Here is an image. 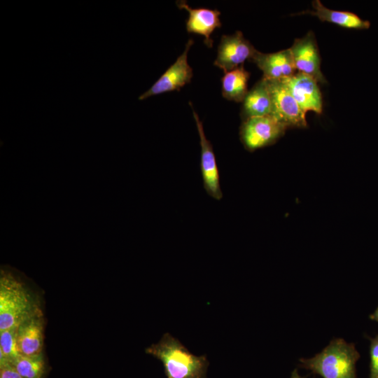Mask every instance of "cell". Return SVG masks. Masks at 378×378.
<instances>
[{
    "instance_id": "1",
    "label": "cell",
    "mask_w": 378,
    "mask_h": 378,
    "mask_svg": "<svg viewBox=\"0 0 378 378\" xmlns=\"http://www.w3.org/2000/svg\"><path fill=\"white\" fill-rule=\"evenodd\" d=\"M42 313L39 302L13 272L1 269L0 275V331L18 326Z\"/></svg>"
},
{
    "instance_id": "2",
    "label": "cell",
    "mask_w": 378,
    "mask_h": 378,
    "mask_svg": "<svg viewBox=\"0 0 378 378\" xmlns=\"http://www.w3.org/2000/svg\"><path fill=\"white\" fill-rule=\"evenodd\" d=\"M146 352L162 363L167 378H206L209 365L206 356L193 355L168 333Z\"/></svg>"
},
{
    "instance_id": "3",
    "label": "cell",
    "mask_w": 378,
    "mask_h": 378,
    "mask_svg": "<svg viewBox=\"0 0 378 378\" xmlns=\"http://www.w3.org/2000/svg\"><path fill=\"white\" fill-rule=\"evenodd\" d=\"M360 358L354 343L332 340L311 358H300V366L323 378H356V363Z\"/></svg>"
},
{
    "instance_id": "4",
    "label": "cell",
    "mask_w": 378,
    "mask_h": 378,
    "mask_svg": "<svg viewBox=\"0 0 378 378\" xmlns=\"http://www.w3.org/2000/svg\"><path fill=\"white\" fill-rule=\"evenodd\" d=\"M266 80L272 102L270 115L286 128L306 127V113L301 109L284 81L268 79Z\"/></svg>"
},
{
    "instance_id": "5",
    "label": "cell",
    "mask_w": 378,
    "mask_h": 378,
    "mask_svg": "<svg viewBox=\"0 0 378 378\" xmlns=\"http://www.w3.org/2000/svg\"><path fill=\"white\" fill-rule=\"evenodd\" d=\"M286 127L271 115L244 120L240 127V139L249 151L274 144L281 137Z\"/></svg>"
},
{
    "instance_id": "6",
    "label": "cell",
    "mask_w": 378,
    "mask_h": 378,
    "mask_svg": "<svg viewBox=\"0 0 378 378\" xmlns=\"http://www.w3.org/2000/svg\"><path fill=\"white\" fill-rule=\"evenodd\" d=\"M193 43L194 41L192 38L188 41L182 54L148 90L139 95V100H144L152 96L174 90H180L190 82L193 74L188 62V54Z\"/></svg>"
},
{
    "instance_id": "7",
    "label": "cell",
    "mask_w": 378,
    "mask_h": 378,
    "mask_svg": "<svg viewBox=\"0 0 378 378\" xmlns=\"http://www.w3.org/2000/svg\"><path fill=\"white\" fill-rule=\"evenodd\" d=\"M257 51L240 31L223 35L214 64L226 73L243 65L246 60L251 61Z\"/></svg>"
},
{
    "instance_id": "8",
    "label": "cell",
    "mask_w": 378,
    "mask_h": 378,
    "mask_svg": "<svg viewBox=\"0 0 378 378\" xmlns=\"http://www.w3.org/2000/svg\"><path fill=\"white\" fill-rule=\"evenodd\" d=\"M190 106L192 110L193 118L196 123L200 136L201 147L200 170L204 188L206 193L216 200L223 198V192L220 184V176L216 155L211 143L206 138L202 123L194 110L192 103Z\"/></svg>"
},
{
    "instance_id": "9",
    "label": "cell",
    "mask_w": 378,
    "mask_h": 378,
    "mask_svg": "<svg viewBox=\"0 0 378 378\" xmlns=\"http://www.w3.org/2000/svg\"><path fill=\"white\" fill-rule=\"evenodd\" d=\"M290 50L298 72L313 77L318 83H326L321 71V57L312 31L302 38H296Z\"/></svg>"
},
{
    "instance_id": "10",
    "label": "cell",
    "mask_w": 378,
    "mask_h": 378,
    "mask_svg": "<svg viewBox=\"0 0 378 378\" xmlns=\"http://www.w3.org/2000/svg\"><path fill=\"white\" fill-rule=\"evenodd\" d=\"M301 109L307 113L312 111L321 114L323 102L318 82L312 76L297 72L281 79Z\"/></svg>"
},
{
    "instance_id": "11",
    "label": "cell",
    "mask_w": 378,
    "mask_h": 378,
    "mask_svg": "<svg viewBox=\"0 0 378 378\" xmlns=\"http://www.w3.org/2000/svg\"><path fill=\"white\" fill-rule=\"evenodd\" d=\"M176 5L180 9H185L189 16L186 21V30L188 33L197 34L204 37V43L208 48H212L214 41L211 35L216 28L222 26L217 9L204 8H192L186 1H178Z\"/></svg>"
},
{
    "instance_id": "12",
    "label": "cell",
    "mask_w": 378,
    "mask_h": 378,
    "mask_svg": "<svg viewBox=\"0 0 378 378\" xmlns=\"http://www.w3.org/2000/svg\"><path fill=\"white\" fill-rule=\"evenodd\" d=\"M251 61L268 80H281L296 73L290 48L272 53L257 51Z\"/></svg>"
},
{
    "instance_id": "13",
    "label": "cell",
    "mask_w": 378,
    "mask_h": 378,
    "mask_svg": "<svg viewBox=\"0 0 378 378\" xmlns=\"http://www.w3.org/2000/svg\"><path fill=\"white\" fill-rule=\"evenodd\" d=\"M42 313L28 318L18 326L17 343L20 354L34 356L43 353L44 318Z\"/></svg>"
},
{
    "instance_id": "14",
    "label": "cell",
    "mask_w": 378,
    "mask_h": 378,
    "mask_svg": "<svg viewBox=\"0 0 378 378\" xmlns=\"http://www.w3.org/2000/svg\"><path fill=\"white\" fill-rule=\"evenodd\" d=\"M242 102L244 120L252 117L270 115L272 102L266 79L262 78L257 82L248 91Z\"/></svg>"
},
{
    "instance_id": "15",
    "label": "cell",
    "mask_w": 378,
    "mask_h": 378,
    "mask_svg": "<svg viewBox=\"0 0 378 378\" xmlns=\"http://www.w3.org/2000/svg\"><path fill=\"white\" fill-rule=\"evenodd\" d=\"M312 7L313 10H306L302 13L311 14L316 16L321 21L331 22L348 29H366L370 27L369 21L360 18L355 13L329 9L319 0L312 1Z\"/></svg>"
},
{
    "instance_id": "16",
    "label": "cell",
    "mask_w": 378,
    "mask_h": 378,
    "mask_svg": "<svg viewBox=\"0 0 378 378\" xmlns=\"http://www.w3.org/2000/svg\"><path fill=\"white\" fill-rule=\"evenodd\" d=\"M250 74L243 65L225 73L221 79L222 95L230 101L242 102L248 92Z\"/></svg>"
},
{
    "instance_id": "17",
    "label": "cell",
    "mask_w": 378,
    "mask_h": 378,
    "mask_svg": "<svg viewBox=\"0 0 378 378\" xmlns=\"http://www.w3.org/2000/svg\"><path fill=\"white\" fill-rule=\"evenodd\" d=\"M24 378H43L47 364L43 354L34 356L20 355L9 362Z\"/></svg>"
},
{
    "instance_id": "18",
    "label": "cell",
    "mask_w": 378,
    "mask_h": 378,
    "mask_svg": "<svg viewBox=\"0 0 378 378\" xmlns=\"http://www.w3.org/2000/svg\"><path fill=\"white\" fill-rule=\"evenodd\" d=\"M17 327L0 331V360L10 362L20 355L17 343Z\"/></svg>"
},
{
    "instance_id": "19",
    "label": "cell",
    "mask_w": 378,
    "mask_h": 378,
    "mask_svg": "<svg viewBox=\"0 0 378 378\" xmlns=\"http://www.w3.org/2000/svg\"><path fill=\"white\" fill-rule=\"evenodd\" d=\"M370 376L369 378H378V335L370 337Z\"/></svg>"
},
{
    "instance_id": "20",
    "label": "cell",
    "mask_w": 378,
    "mask_h": 378,
    "mask_svg": "<svg viewBox=\"0 0 378 378\" xmlns=\"http://www.w3.org/2000/svg\"><path fill=\"white\" fill-rule=\"evenodd\" d=\"M0 378H24L6 360H0Z\"/></svg>"
},
{
    "instance_id": "21",
    "label": "cell",
    "mask_w": 378,
    "mask_h": 378,
    "mask_svg": "<svg viewBox=\"0 0 378 378\" xmlns=\"http://www.w3.org/2000/svg\"><path fill=\"white\" fill-rule=\"evenodd\" d=\"M370 318L372 321L378 322V307L374 312L370 315Z\"/></svg>"
},
{
    "instance_id": "22",
    "label": "cell",
    "mask_w": 378,
    "mask_h": 378,
    "mask_svg": "<svg viewBox=\"0 0 378 378\" xmlns=\"http://www.w3.org/2000/svg\"><path fill=\"white\" fill-rule=\"evenodd\" d=\"M290 378H306V377H301L299 374L298 370L295 369L291 373Z\"/></svg>"
}]
</instances>
